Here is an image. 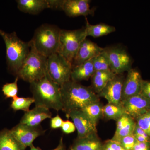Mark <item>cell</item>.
Here are the masks:
<instances>
[{
    "label": "cell",
    "mask_w": 150,
    "mask_h": 150,
    "mask_svg": "<svg viewBox=\"0 0 150 150\" xmlns=\"http://www.w3.org/2000/svg\"><path fill=\"white\" fill-rule=\"evenodd\" d=\"M0 35L6 45L8 70L16 76L30 51L29 42L22 40L15 32L7 33L0 29Z\"/></svg>",
    "instance_id": "obj_3"
},
{
    "label": "cell",
    "mask_w": 150,
    "mask_h": 150,
    "mask_svg": "<svg viewBox=\"0 0 150 150\" xmlns=\"http://www.w3.org/2000/svg\"><path fill=\"white\" fill-rule=\"evenodd\" d=\"M132 119L133 118L126 113L122 115L121 118L116 121V128L115 133H117L122 128L126 126Z\"/></svg>",
    "instance_id": "obj_31"
},
{
    "label": "cell",
    "mask_w": 150,
    "mask_h": 150,
    "mask_svg": "<svg viewBox=\"0 0 150 150\" xmlns=\"http://www.w3.org/2000/svg\"><path fill=\"white\" fill-rule=\"evenodd\" d=\"M95 71L91 60L73 67L71 80L79 82L88 80L94 74Z\"/></svg>",
    "instance_id": "obj_19"
},
{
    "label": "cell",
    "mask_w": 150,
    "mask_h": 150,
    "mask_svg": "<svg viewBox=\"0 0 150 150\" xmlns=\"http://www.w3.org/2000/svg\"><path fill=\"white\" fill-rule=\"evenodd\" d=\"M103 145L97 133H95L83 138L77 137L70 150H102Z\"/></svg>",
    "instance_id": "obj_17"
},
{
    "label": "cell",
    "mask_w": 150,
    "mask_h": 150,
    "mask_svg": "<svg viewBox=\"0 0 150 150\" xmlns=\"http://www.w3.org/2000/svg\"><path fill=\"white\" fill-rule=\"evenodd\" d=\"M87 37L85 27L74 30L61 29L57 53L72 64L81 43Z\"/></svg>",
    "instance_id": "obj_6"
},
{
    "label": "cell",
    "mask_w": 150,
    "mask_h": 150,
    "mask_svg": "<svg viewBox=\"0 0 150 150\" xmlns=\"http://www.w3.org/2000/svg\"><path fill=\"white\" fill-rule=\"evenodd\" d=\"M72 69V64L58 53L48 58V74L52 80L61 87L71 80Z\"/></svg>",
    "instance_id": "obj_8"
},
{
    "label": "cell",
    "mask_w": 150,
    "mask_h": 150,
    "mask_svg": "<svg viewBox=\"0 0 150 150\" xmlns=\"http://www.w3.org/2000/svg\"><path fill=\"white\" fill-rule=\"evenodd\" d=\"M131 150H150V143L137 142Z\"/></svg>",
    "instance_id": "obj_37"
},
{
    "label": "cell",
    "mask_w": 150,
    "mask_h": 150,
    "mask_svg": "<svg viewBox=\"0 0 150 150\" xmlns=\"http://www.w3.org/2000/svg\"><path fill=\"white\" fill-rule=\"evenodd\" d=\"M125 78L122 74L116 75L110 80L99 93L98 97L104 98L108 103L121 104L122 89Z\"/></svg>",
    "instance_id": "obj_11"
},
{
    "label": "cell",
    "mask_w": 150,
    "mask_h": 150,
    "mask_svg": "<svg viewBox=\"0 0 150 150\" xmlns=\"http://www.w3.org/2000/svg\"><path fill=\"white\" fill-rule=\"evenodd\" d=\"M121 150H125V149H121Z\"/></svg>",
    "instance_id": "obj_41"
},
{
    "label": "cell",
    "mask_w": 150,
    "mask_h": 150,
    "mask_svg": "<svg viewBox=\"0 0 150 150\" xmlns=\"http://www.w3.org/2000/svg\"><path fill=\"white\" fill-rule=\"evenodd\" d=\"M30 148V150H42L40 148L35 147L33 145Z\"/></svg>",
    "instance_id": "obj_40"
},
{
    "label": "cell",
    "mask_w": 150,
    "mask_h": 150,
    "mask_svg": "<svg viewBox=\"0 0 150 150\" xmlns=\"http://www.w3.org/2000/svg\"><path fill=\"white\" fill-rule=\"evenodd\" d=\"M26 148L18 141L11 130L5 129L0 131V150H25Z\"/></svg>",
    "instance_id": "obj_20"
},
{
    "label": "cell",
    "mask_w": 150,
    "mask_h": 150,
    "mask_svg": "<svg viewBox=\"0 0 150 150\" xmlns=\"http://www.w3.org/2000/svg\"><path fill=\"white\" fill-rule=\"evenodd\" d=\"M122 149L119 142L111 139L105 141L103 145L102 150H121Z\"/></svg>",
    "instance_id": "obj_32"
},
{
    "label": "cell",
    "mask_w": 150,
    "mask_h": 150,
    "mask_svg": "<svg viewBox=\"0 0 150 150\" xmlns=\"http://www.w3.org/2000/svg\"><path fill=\"white\" fill-rule=\"evenodd\" d=\"M127 72L123 82L121 102L141 94L143 79L139 72L132 68Z\"/></svg>",
    "instance_id": "obj_13"
},
{
    "label": "cell",
    "mask_w": 150,
    "mask_h": 150,
    "mask_svg": "<svg viewBox=\"0 0 150 150\" xmlns=\"http://www.w3.org/2000/svg\"><path fill=\"white\" fill-rule=\"evenodd\" d=\"M91 2L90 0H64L62 10L70 17L94 16L95 9L91 8Z\"/></svg>",
    "instance_id": "obj_14"
},
{
    "label": "cell",
    "mask_w": 150,
    "mask_h": 150,
    "mask_svg": "<svg viewBox=\"0 0 150 150\" xmlns=\"http://www.w3.org/2000/svg\"><path fill=\"white\" fill-rule=\"evenodd\" d=\"M11 131L18 141L26 148L32 146L34 140L43 135L45 132L40 125L32 126L20 123Z\"/></svg>",
    "instance_id": "obj_10"
},
{
    "label": "cell",
    "mask_w": 150,
    "mask_h": 150,
    "mask_svg": "<svg viewBox=\"0 0 150 150\" xmlns=\"http://www.w3.org/2000/svg\"><path fill=\"white\" fill-rule=\"evenodd\" d=\"M63 109L66 115L73 110H81L93 103L99 102V97L91 86L70 80L61 87Z\"/></svg>",
    "instance_id": "obj_1"
},
{
    "label": "cell",
    "mask_w": 150,
    "mask_h": 150,
    "mask_svg": "<svg viewBox=\"0 0 150 150\" xmlns=\"http://www.w3.org/2000/svg\"><path fill=\"white\" fill-rule=\"evenodd\" d=\"M135 120L137 125L150 137V110Z\"/></svg>",
    "instance_id": "obj_29"
},
{
    "label": "cell",
    "mask_w": 150,
    "mask_h": 150,
    "mask_svg": "<svg viewBox=\"0 0 150 150\" xmlns=\"http://www.w3.org/2000/svg\"><path fill=\"white\" fill-rule=\"evenodd\" d=\"M85 28L87 36H92L95 38L108 35L116 30V28L114 26L105 23H100L96 25L90 24L86 19Z\"/></svg>",
    "instance_id": "obj_22"
},
{
    "label": "cell",
    "mask_w": 150,
    "mask_h": 150,
    "mask_svg": "<svg viewBox=\"0 0 150 150\" xmlns=\"http://www.w3.org/2000/svg\"><path fill=\"white\" fill-rule=\"evenodd\" d=\"M121 104L126 114L134 120L150 110V100L141 94L121 101Z\"/></svg>",
    "instance_id": "obj_9"
},
{
    "label": "cell",
    "mask_w": 150,
    "mask_h": 150,
    "mask_svg": "<svg viewBox=\"0 0 150 150\" xmlns=\"http://www.w3.org/2000/svg\"><path fill=\"white\" fill-rule=\"evenodd\" d=\"M141 94L150 100V81L143 80Z\"/></svg>",
    "instance_id": "obj_34"
},
{
    "label": "cell",
    "mask_w": 150,
    "mask_h": 150,
    "mask_svg": "<svg viewBox=\"0 0 150 150\" xmlns=\"http://www.w3.org/2000/svg\"><path fill=\"white\" fill-rule=\"evenodd\" d=\"M52 150H66L62 137L61 138V139L59 141V145L57 146V147Z\"/></svg>",
    "instance_id": "obj_39"
},
{
    "label": "cell",
    "mask_w": 150,
    "mask_h": 150,
    "mask_svg": "<svg viewBox=\"0 0 150 150\" xmlns=\"http://www.w3.org/2000/svg\"><path fill=\"white\" fill-rule=\"evenodd\" d=\"M61 128L63 132L66 134L72 133L74 132L76 129L74 123L69 120L64 121Z\"/></svg>",
    "instance_id": "obj_33"
},
{
    "label": "cell",
    "mask_w": 150,
    "mask_h": 150,
    "mask_svg": "<svg viewBox=\"0 0 150 150\" xmlns=\"http://www.w3.org/2000/svg\"><path fill=\"white\" fill-rule=\"evenodd\" d=\"M116 75L111 71H95L91 78V85L90 86L94 92L98 94Z\"/></svg>",
    "instance_id": "obj_21"
},
{
    "label": "cell",
    "mask_w": 150,
    "mask_h": 150,
    "mask_svg": "<svg viewBox=\"0 0 150 150\" xmlns=\"http://www.w3.org/2000/svg\"><path fill=\"white\" fill-rule=\"evenodd\" d=\"M18 9L25 13L37 15L49 8L48 0H17Z\"/></svg>",
    "instance_id": "obj_18"
},
{
    "label": "cell",
    "mask_w": 150,
    "mask_h": 150,
    "mask_svg": "<svg viewBox=\"0 0 150 150\" xmlns=\"http://www.w3.org/2000/svg\"><path fill=\"white\" fill-rule=\"evenodd\" d=\"M92 61L95 71H111L108 61L102 53L92 59Z\"/></svg>",
    "instance_id": "obj_27"
},
{
    "label": "cell",
    "mask_w": 150,
    "mask_h": 150,
    "mask_svg": "<svg viewBox=\"0 0 150 150\" xmlns=\"http://www.w3.org/2000/svg\"><path fill=\"white\" fill-rule=\"evenodd\" d=\"M52 113L50 110L45 107L35 106L34 108L25 112L20 123L28 126H37L48 118H51Z\"/></svg>",
    "instance_id": "obj_16"
},
{
    "label": "cell",
    "mask_w": 150,
    "mask_h": 150,
    "mask_svg": "<svg viewBox=\"0 0 150 150\" xmlns=\"http://www.w3.org/2000/svg\"><path fill=\"white\" fill-rule=\"evenodd\" d=\"M29 44L30 51L16 76L30 83L46 76L48 58L38 53Z\"/></svg>",
    "instance_id": "obj_5"
},
{
    "label": "cell",
    "mask_w": 150,
    "mask_h": 150,
    "mask_svg": "<svg viewBox=\"0 0 150 150\" xmlns=\"http://www.w3.org/2000/svg\"><path fill=\"white\" fill-rule=\"evenodd\" d=\"M136 125V121L133 118L126 126L117 133H115L111 140L118 142L123 137L133 134Z\"/></svg>",
    "instance_id": "obj_26"
},
{
    "label": "cell",
    "mask_w": 150,
    "mask_h": 150,
    "mask_svg": "<svg viewBox=\"0 0 150 150\" xmlns=\"http://www.w3.org/2000/svg\"><path fill=\"white\" fill-rule=\"evenodd\" d=\"M137 142L134 135L132 134L123 137L118 142L124 149L131 150Z\"/></svg>",
    "instance_id": "obj_30"
},
{
    "label": "cell",
    "mask_w": 150,
    "mask_h": 150,
    "mask_svg": "<svg viewBox=\"0 0 150 150\" xmlns=\"http://www.w3.org/2000/svg\"><path fill=\"white\" fill-rule=\"evenodd\" d=\"M133 135L142 136L147 139L150 142V137L144 130L138 126L136 123Z\"/></svg>",
    "instance_id": "obj_38"
},
{
    "label": "cell",
    "mask_w": 150,
    "mask_h": 150,
    "mask_svg": "<svg viewBox=\"0 0 150 150\" xmlns=\"http://www.w3.org/2000/svg\"><path fill=\"white\" fill-rule=\"evenodd\" d=\"M61 30L54 25H42L35 30L29 43L38 53L48 58L58 52Z\"/></svg>",
    "instance_id": "obj_4"
},
{
    "label": "cell",
    "mask_w": 150,
    "mask_h": 150,
    "mask_svg": "<svg viewBox=\"0 0 150 150\" xmlns=\"http://www.w3.org/2000/svg\"><path fill=\"white\" fill-rule=\"evenodd\" d=\"M35 100L32 97H17L13 99L11 107L14 111L21 110L27 112L30 110L29 108Z\"/></svg>",
    "instance_id": "obj_25"
},
{
    "label": "cell",
    "mask_w": 150,
    "mask_h": 150,
    "mask_svg": "<svg viewBox=\"0 0 150 150\" xmlns=\"http://www.w3.org/2000/svg\"><path fill=\"white\" fill-rule=\"evenodd\" d=\"M71 118L78 131V138H83L93 133H97L96 126L81 110H75L66 115Z\"/></svg>",
    "instance_id": "obj_12"
},
{
    "label": "cell",
    "mask_w": 150,
    "mask_h": 150,
    "mask_svg": "<svg viewBox=\"0 0 150 150\" xmlns=\"http://www.w3.org/2000/svg\"><path fill=\"white\" fill-rule=\"evenodd\" d=\"M30 84L35 106L62 110L61 86L51 79L48 72L42 79Z\"/></svg>",
    "instance_id": "obj_2"
},
{
    "label": "cell",
    "mask_w": 150,
    "mask_h": 150,
    "mask_svg": "<svg viewBox=\"0 0 150 150\" xmlns=\"http://www.w3.org/2000/svg\"><path fill=\"white\" fill-rule=\"evenodd\" d=\"M64 122L63 119L58 114L55 117L51 118L50 121V126L51 129H56L62 128Z\"/></svg>",
    "instance_id": "obj_35"
},
{
    "label": "cell",
    "mask_w": 150,
    "mask_h": 150,
    "mask_svg": "<svg viewBox=\"0 0 150 150\" xmlns=\"http://www.w3.org/2000/svg\"><path fill=\"white\" fill-rule=\"evenodd\" d=\"M103 105L99 101L90 103L81 110L96 126L100 119L103 118Z\"/></svg>",
    "instance_id": "obj_23"
},
{
    "label": "cell",
    "mask_w": 150,
    "mask_h": 150,
    "mask_svg": "<svg viewBox=\"0 0 150 150\" xmlns=\"http://www.w3.org/2000/svg\"><path fill=\"white\" fill-rule=\"evenodd\" d=\"M19 79L18 77L16 76L15 80L13 82L7 83L3 86L2 91L6 98H12L13 99L18 97V81Z\"/></svg>",
    "instance_id": "obj_28"
},
{
    "label": "cell",
    "mask_w": 150,
    "mask_h": 150,
    "mask_svg": "<svg viewBox=\"0 0 150 150\" xmlns=\"http://www.w3.org/2000/svg\"><path fill=\"white\" fill-rule=\"evenodd\" d=\"M103 117L108 120H118L125 114L121 104L117 105L108 103L103 106Z\"/></svg>",
    "instance_id": "obj_24"
},
{
    "label": "cell",
    "mask_w": 150,
    "mask_h": 150,
    "mask_svg": "<svg viewBox=\"0 0 150 150\" xmlns=\"http://www.w3.org/2000/svg\"><path fill=\"white\" fill-rule=\"evenodd\" d=\"M64 0H48L49 8L62 10Z\"/></svg>",
    "instance_id": "obj_36"
},
{
    "label": "cell",
    "mask_w": 150,
    "mask_h": 150,
    "mask_svg": "<svg viewBox=\"0 0 150 150\" xmlns=\"http://www.w3.org/2000/svg\"><path fill=\"white\" fill-rule=\"evenodd\" d=\"M102 54L108 61L111 71L115 74H122L132 69V59L123 46H108L103 48Z\"/></svg>",
    "instance_id": "obj_7"
},
{
    "label": "cell",
    "mask_w": 150,
    "mask_h": 150,
    "mask_svg": "<svg viewBox=\"0 0 150 150\" xmlns=\"http://www.w3.org/2000/svg\"><path fill=\"white\" fill-rule=\"evenodd\" d=\"M103 49V48L86 38L81 43L77 53L73 60V67L91 60L101 54Z\"/></svg>",
    "instance_id": "obj_15"
}]
</instances>
